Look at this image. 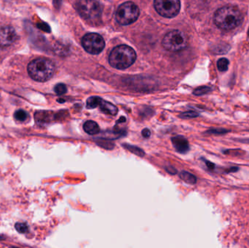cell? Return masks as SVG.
I'll return each mask as SVG.
<instances>
[{
    "mask_svg": "<svg viewBox=\"0 0 249 248\" xmlns=\"http://www.w3.org/2000/svg\"><path fill=\"white\" fill-rule=\"evenodd\" d=\"M244 20L241 10L233 6H225L218 9L213 16L215 25L222 30H232Z\"/></svg>",
    "mask_w": 249,
    "mask_h": 248,
    "instance_id": "obj_1",
    "label": "cell"
},
{
    "mask_svg": "<svg viewBox=\"0 0 249 248\" xmlns=\"http://www.w3.org/2000/svg\"><path fill=\"white\" fill-rule=\"evenodd\" d=\"M55 72L53 62L48 58H37L33 60L28 65V73L29 76L36 82L48 81L52 78Z\"/></svg>",
    "mask_w": 249,
    "mask_h": 248,
    "instance_id": "obj_2",
    "label": "cell"
},
{
    "mask_svg": "<svg viewBox=\"0 0 249 248\" xmlns=\"http://www.w3.org/2000/svg\"><path fill=\"white\" fill-rule=\"evenodd\" d=\"M134 50L127 45H120L112 50L109 57L110 65L117 69H125L136 61Z\"/></svg>",
    "mask_w": 249,
    "mask_h": 248,
    "instance_id": "obj_3",
    "label": "cell"
},
{
    "mask_svg": "<svg viewBox=\"0 0 249 248\" xmlns=\"http://www.w3.org/2000/svg\"><path fill=\"white\" fill-rule=\"evenodd\" d=\"M188 40L184 32L174 30L168 32L162 39L163 48L170 52H178L182 50L187 46Z\"/></svg>",
    "mask_w": 249,
    "mask_h": 248,
    "instance_id": "obj_4",
    "label": "cell"
},
{
    "mask_svg": "<svg viewBox=\"0 0 249 248\" xmlns=\"http://www.w3.org/2000/svg\"><path fill=\"white\" fill-rule=\"evenodd\" d=\"M77 11L83 18L88 20H95L102 15V7L97 0H77Z\"/></svg>",
    "mask_w": 249,
    "mask_h": 248,
    "instance_id": "obj_5",
    "label": "cell"
},
{
    "mask_svg": "<svg viewBox=\"0 0 249 248\" xmlns=\"http://www.w3.org/2000/svg\"><path fill=\"white\" fill-rule=\"evenodd\" d=\"M139 16V9L135 3L127 1L119 6L116 12L117 21L121 25L134 23Z\"/></svg>",
    "mask_w": 249,
    "mask_h": 248,
    "instance_id": "obj_6",
    "label": "cell"
},
{
    "mask_svg": "<svg viewBox=\"0 0 249 248\" xmlns=\"http://www.w3.org/2000/svg\"><path fill=\"white\" fill-rule=\"evenodd\" d=\"M154 7L162 17H175L179 13L181 3L179 0H154Z\"/></svg>",
    "mask_w": 249,
    "mask_h": 248,
    "instance_id": "obj_7",
    "label": "cell"
},
{
    "mask_svg": "<svg viewBox=\"0 0 249 248\" xmlns=\"http://www.w3.org/2000/svg\"><path fill=\"white\" fill-rule=\"evenodd\" d=\"M82 45L86 52L96 55L103 50L105 42L104 38L99 33H89L83 36Z\"/></svg>",
    "mask_w": 249,
    "mask_h": 248,
    "instance_id": "obj_8",
    "label": "cell"
},
{
    "mask_svg": "<svg viewBox=\"0 0 249 248\" xmlns=\"http://www.w3.org/2000/svg\"><path fill=\"white\" fill-rule=\"evenodd\" d=\"M17 39V33L12 26H0V48H7Z\"/></svg>",
    "mask_w": 249,
    "mask_h": 248,
    "instance_id": "obj_9",
    "label": "cell"
},
{
    "mask_svg": "<svg viewBox=\"0 0 249 248\" xmlns=\"http://www.w3.org/2000/svg\"><path fill=\"white\" fill-rule=\"evenodd\" d=\"M171 141L177 151L181 154H186L190 150L188 141L184 137L178 135L173 138Z\"/></svg>",
    "mask_w": 249,
    "mask_h": 248,
    "instance_id": "obj_10",
    "label": "cell"
},
{
    "mask_svg": "<svg viewBox=\"0 0 249 248\" xmlns=\"http://www.w3.org/2000/svg\"><path fill=\"white\" fill-rule=\"evenodd\" d=\"M99 106H100V109L102 110V112L106 114V115L115 116V115L118 114V108L115 105L109 103V102L106 101V100H103V99H102Z\"/></svg>",
    "mask_w": 249,
    "mask_h": 248,
    "instance_id": "obj_11",
    "label": "cell"
},
{
    "mask_svg": "<svg viewBox=\"0 0 249 248\" xmlns=\"http://www.w3.org/2000/svg\"><path fill=\"white\" fill-rule=\"evenodd\" d=\"M83 129H84L85 132H87L89 135H96L100 132V128H99V125L94 121L92 120L85 122Z\"/></svg>",
    "mask_w": 249,
    "mask_h": 248,
    "instance_id": "obj_12",
    "label": "cell"
},
{
    "mask_svg": "<svg viewBox=\"0 0 249 248\" xmlns=\"http://www.w3.org/2000/svg\"><path fill=\"white\" fill-rule=\"evenodd\" d=\"M179 176L184 182L189 183V184H196V182H197V178L194 175L188 173V172L182 171L180 173Z\"/></svg>",
    "mask_w": 249,
    "mask_h": 248,
    "instance_id": "obj_13",
    "label": "cell"
},
{
    "mask_svg": "<svg viewBox=\"0 0 249 248\" xmlns=\"http://www.w3.org/2000/svg\"><path fill=\"white\" fill-rule=\"evenodd\" d=\"M102 99L98 96H92V97L89 98L87 100V103H86V106H87L89 109H93L99 106L101 102H102Z\"/></svg>",
    "mask_w": 249,
    "mask_h": 248,
    "instance_id": "obj_14",
    "label": "cell"
},
{
    "mask_svg": "<svg viewBox=\"0 0 249 248\" xmlns=\"http://www.w3.org/2000/svg\"><path fill=\"white\" fill-rule=\"evenodd\" d=\"M123 147H124L126 149L128 150L130 152L133 154H136V155L139 156V157H143L145 153L143 150L139 149V147H135V146L129 145V144H124Z\"/></svg>",
    "mask_w": 249,
    "mask_h": 248,
    "instance_id": "obj_15",
    "label": "cell"
},
{
    "mask_svg": "<svg viewBox=\"0 0 249 248\" xmlns=\"http://www.w3.org/2000/svg\"><path fill=\"white\" fill-rule=\"evenodd\" d=\"M229 61L227 58H221L217 61L218 69L220 71H226L228 69Z\"/></svg>",
    "mask_w": 249,
    "mask_h": 248,
    "instance_id": "obj_16",
    "label": "cell"
},
{
    "mask_svg": "<svg viewBox=\"0 0 249 248\" xmlns=\"http://www.w3.org/2000/svg\"><path fill=\"white\" fill-rule=\"evenodd\" d=\"M14 116L16 120L23 122V121H25L27 119L28 114L27 112H25L24 110L20 109V110L16 111V112H15Z\"/></svg>",
    "mask_w": 249,
    "mask_h": 248,
    "instance_id": "obj_17",
    "label": "cell"
},
{
    "mask_svg": "<svg viewBox=\"0 0 249 248\" xmlns=\"http://www.w3.org/2000/svg\"><path fill=\"white\" fill-rule=\"evenodd\" d=\"M54 91L56 94L61 96V95L65 94L67 92V86L64 84H58L54 87Z\"/></svg>",
    "mask_w": 249,
    "mask_h": 248,
    "instance_id": "obj_18",
    "label": "cell"
},
{
    "mask_svg": "<svg viewBox=\"0 0 249 248\" xmlns=\"http://www.w3.org/2000/svg\"><path fill=\"white\" fill-rule=\"evenodd\" d=\"M211 90H212V89L209 87H200L195 90L193 93L196 96H203V95L209 93V92H211Z\"/></svg>",
    "mask_w": 249,
    "mask_h": 248,
    "instance_id": "obj_19",
    "label": "cell"
},
{
    "mask_svg": "<svg viewBox=\"0 0 249 248\" xmlns=\"http://www.w3.org/2000/svg\"><path fill=\"white\" fill-rule=\"evenodd\" d=\"M228 132L229 131L224 128H213V129L209 130L206 132L209 134H213V135H224Z\"/></svg>",
    "mask_w": 249,
    "mask_h": 248,
    "instance_id": "obj_20",
    "label": "cell"
},
{
    "mask_svg": "<svg viewBox=\"0 0 249 248\" xmlns=\"http://www.w3.org/2000/svg\"><path fill=\"white\" fill-rule=\"evenodd\" d=\"M15 228L19 233H26L29 230L27 224L25 223H17L15 226Z\"/></svg>",
    "mask_w": 249,
    "mask_h": 248,
    "instance_id": "obj_21",
    "label": "cell"
},
{
    "mask_svg": "<svg viewBox=\"0 0 249 248\" xmlns=\"http://www.w3.org/2000/svg\"><path fill=\"white\" fill-rule=\"evenodd\" d=\"M199 115L196 112H186L184 113L181 114L180 117L183 118V119H192V118H196Z\"/></svg>",
    "mask_w": 249,
    "mask_h": 248,
    "instance_id": "obj_22",
    "label": "cell"
},
{
    "mask_svg": "<svg viewBox=\"0 0 249 248\" xmlns=\"http://www.w3.org/2000/svg\"><path fill=\"white\" fill-rule=\"evenodd\" d=\"M98 144L100 145L101 147H103V148L104 147H105V145H106L105 146V148L107 149H112L114 148V144H112V143L109 142V141H104L101 140L100 142H98Z\"/></svg>",
    "mask_w": 249,
    "mask_h": 248,
    "instance_id": "obj_23",
    "label": "cell"
},
{
    "mask_svg": "<svg viewBox=\"0 0 249 248\" xmlns=\"http://www.w3.org/2000/svg\"><path fill=\"white\" fill-rule=\"evenodd\" d=\"M142 135H143V138H149L151 135L150 131H149V129H147V128H145V129H143V131H142Z\"/></svg>",
    "mask_w": 249,
    "mask_h": 248,
    "instance_id": "obj_24",
    "label": "cell"
},
{
    "mask_svg": "<svg viewBox=\"0 0 249 248\" xmlns=\"http://www.w3.org/2000/svg\"><path fill=\"white\" fill-rule=\"evenodd\" d=\"M205 163H206V166H207V167H209L210 170H213V169L215 168V165L213 164V163H212V162L206 160Z\"/></svg>",
    "mask_w": 249,
    "mask_h": 248,
    "instance_id": "obj_25",
    "label": "cell"
},
{
    "mask_svg": "<svg viewBox=\"0 0 249 248\" xmlns=\"http://www.w3.org/2000/svg\"><path fill=\"white\" fill-rule=\"evenodd\" d=\"M238 170H239V168H238V167H232L228 169V170H226V173H235V172L238 171Z\"/></svg>",
    "mask_w": 249,
    "mask_h": 248,
    "instance_id": "obj_26",
    "label": "cell"
}]
</instances>
